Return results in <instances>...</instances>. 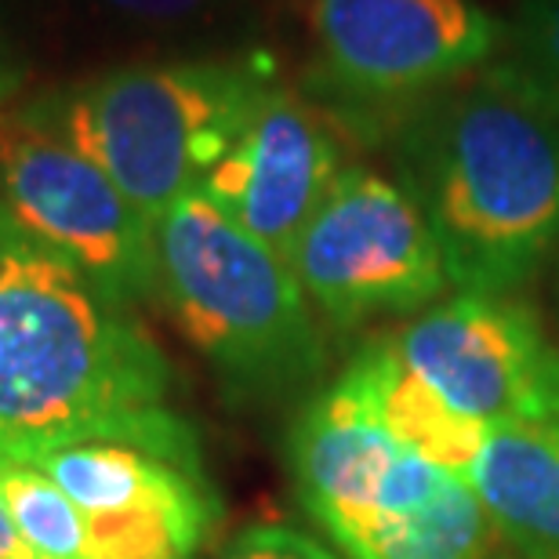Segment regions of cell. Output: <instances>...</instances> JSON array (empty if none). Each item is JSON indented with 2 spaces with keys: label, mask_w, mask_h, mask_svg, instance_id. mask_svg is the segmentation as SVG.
<instances>
[{
  "label": "cell",
  "mask_w": 559,
  "mask_h": 559,
  "mask_svg": "<svg viewBox=\"0 0 559 559\" xmlns=\"http://www.w3.org/2000/svg\"><path fill=\"white\" fill-rule=\"evenodd\" d=\"M0 559H37L29 552V545L22 542L15 520H11V512L4 506V495H0Z\"/></svg>",
  "instance_id": "cell-17"
},
{
  "label": "cell",
  "mask_w": 559,
  "mask_h": 559,
  "mask_svg": "<svg viewBox=\"0 0 559 559\" xmlns=\"http://www.w3.org/2000/svg\"><path fill=\"white\" fill-rule=\"evenodd\" d=\"M81 4L145 29H186L222 19L240 0H81Z\"/></svg>",
  "instance_id": "cell-15"
},
{
  "label": "cell",
  "mask_w": 559,
  "mask_h": 559,
  "mask_svg": "<svg viewBox=\"0 0 559 559\" xmlns=\"http://www.w3.org/2000/svg\"><path fill=\"white\" fill-rule=\"evenodd\" d=\"M389 338L400 360L468 418H559V345L516 295L457 290Z\"/></svg>",
  "instance_id": "cell-8"
},
{
  "label": "cell",
  "mask_w": 559,
  "mask_h": 559,
  "mask_svg": "<svg viewBox=\"0 0 559 559\" xmlns=\"http://www.w3.org/2000/svg\"><path fill=\"white\" fill-rule=\"evenodd\" d=\"M0 495L37 559H95L84 516L37 465L0 454Z\"/></svg>",
  "instance_id": "cell-13"
},
{
  "label": "cell",
  "mask_w": 559,
  "mask_h": 559,
  "mask_svg": "<svg viewBox=\"0 0 559 559\" xmlns=\"http://www.w3.org/2000/svg\"><path fill=\"white\" fill-rule=\"evenodd\" d=\"M306 95L349 139H385L411 106L495 62L506 37L473 0H306Z\"/></svg>",
  "instance_id": "cell-5"
},
{
  "label": "cell",
  "mask_w": 559,
  "mask_h": 559,
  "mask_svg": "<svg viewBox=\"0 0 559 559\" xmlns=\"http://www.w3.org/2000/svg\"><path fill=\"white\" fill-rule=\"evenodd\" d=\"M498 62L559 109V0H520L506 22Z\"/></svg>",
  "instance_id": "cell-14"
},
{
  "label": "cell",
  "mask_w": 559,
  "mask_h": 559,
  "mask_svg": "<svg viewBox=\"0 0 559 559\" xmlns=\"http://www.w3.org/2000/svg\"><path fill=\"white\" fill-rule=\"evenodd\" d=\"M451 287L516 295L559 251V109L498 59L389 128Z\"/></svg>",
  "instance_id": "cell-2"
},
{
  "label": "cell",
  "mask_w": 559,
  "mask_h": 559,
  "mask_svg": "<svg viewBox=\"0 0 559 559\" xmlns=\"http://www.w3.org/2000/svg\"><path fill=\"white\" fill-rule=\"evenodd\" d=\"M84 516L95 559H193L218 516L204 473L142 447L73 443L33 457Z\"/></svg>",
  "instance_id": "cell-10"
},
{
  "label": "cell",
  "mask_w": 559,
  "mask_h": 559,
  "mask_svg": "<svg viewBox=\"0 0 559 559\" xmlns=\"http://www.w3.org/2000/svg\"><path fill=\"white\" fill-rule=\"evenodd\" d=\"M0 215L117 306L153 298V222L66 135L55 103L0 114Z\"/></svg>",
  "instance_id": "cell-6"
},
{
  "label": "cell",
  "mask_w": 559,
  "mask_h": 559,
  "mask_svg": "<svg viewBox=\"0 0 559 559\" xmlns=\"http://www.w3.org/2000/svg\"><path fill=\"white\" fill-rule=\"evenodd\" d=\"M462 479L516 559H559V418L487 421Z\"/></svg>",
  "instance_id": "cell-11"
},
{
  "label": "cell",
  "mask_w": 559,
  "mask_h": 559,
  "mask_svg": "<svg viewBox=\"0 0 559 559\" xmlns=\"http://www.w3.org/2000/svg\"><path fill=\"white\" fill-rule=\"evenodd\" d=\"M345 142L349 131L331 109L298 87L273 81L229 153L200 182V193L287 262L334 178L349 167Z\"/></svg>",
  "instance_id": "cell-9"
},
{
  "label": "cell",
  "mask_w": 559,
  "mask_h": 559,
  "mask_svg": "<svg viewBox=\"0 0 559 559\" xmlns=\"http://www.w3.org/2000/svg\"><path fill=\"white\" fill-rule=\"evenodd\" d=\"M153 298L240 400L273 404L323 378L328 342L290 265L200 189L153 222Z\"/></svg>",
  "instance_id": "cell-3"
},
{
  "label": "cell",
  "mask_w": 559,
  "mask_h": 559,
  "mask_svg": "<svg viewBox=\"0 0 559 559\" xmlns=\"http://www.w3.org/2000/svg\"><path fill=\"white\" fill-rule=\"evenodd\" d=\"M218 559H345L338 549L284 523H254L240 531Z\"/></svg>",
  "instance_id": "cell-16"
},
{
  "label": "cell",
  "mask_w": 559,
  "mask_h": 559,
  "mask_svg": "<svg viewBox=\"0 0 559 559\" xmlns=\"http://www.w3.org/2000/svg\"><path fill=\"white\" fill-rule=\"evenodd\" d=\"M349 371L360 378L367 396L385 421V429L415 454L429 457L432 465L447 468L457 479L465 476L487 421H476L454 411L443 396H436L411 367L400 360L393 338H371L356 349Z\"/></svg>",
  "instance_id": "cell-12"
},
{
  "label": "cell",
  "mask_w": 559,
  "mask_h": 559,
  "mask_svg": "<svg viewBox=\"0 0 559 559\" xmlns=\"http://www.w3.org/2000/svg\"><path fill=\"white\" fill-rule=\"evenodd\" d=\"M290 273L334 331L407 317L451 287L415 197L396 178L349 164L290 251Z\"/></svg>",
  "instance_id": "cell-7"
},
{
  "label": "cell",
  "mask_w": 559,
  "mask_h": 559,
  "mask_svg": "<svg viewBox=\"0 0 559 559\" xmlns=\"http://www.w3.org/2000/svg\"><path fill=\"white\" fill-rule=\"evenodd\" d=\"M0 95H4V70H0Z\"/></svg>",
  "instance_id": "cell-18"
},
{
  "label": "cell",
  "mask_w": 559,
  "mask_h": 559,
  "mask_svg": "<svg viewBox=\"0 0 559 559\" xmlns=\"http://www.w3.org/2000/svg\"><path fill=\"white\" fill-rule=\"evenodd\" d=\"M276 81L265 51L117 66L55 98L59 120L145 222L200 189Z\"/></svg>",
  "instance_id": "cell-4"
},
{
  "label": "cell",
  "mask_w": 559,
  "mask_h": 559,
  "mask_svg": "<svg viewBox=\"0 0 559 559\" xmlns=\"http://www.w3.org/2000/svg\"><path fill=\"white\" fill-rule=\"evenodd\" d=\"M175 371L124 306L0 215V454L124 443L204 473Z\"/></svg>",
  "instance_id": "cell-1"
}]
</instances>
